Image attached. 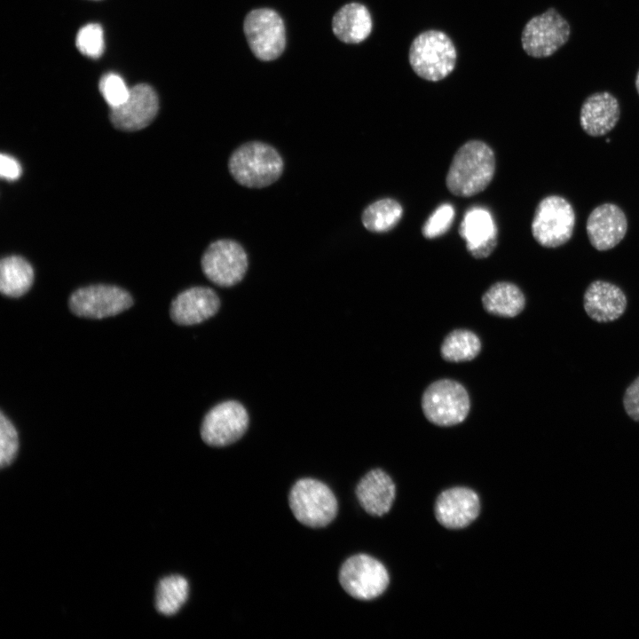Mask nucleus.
Instances as JSON below:
<instances>
[{
  "mask_svg": "<svg viewBox=\"0 0 639 639\" xmlns=\"http://www.w3.org/2000/svg\"><path fill=\"white\" fill-rule=\"evenodd\" d=\"M495 172V156L483 141L470 140L455 153L446 178L447 189L459 197H470L484 191Z\"/></svg>",
  "mask_w": 639,
  "mask_h": 639,
  "instance_id": "f257e3e1",
  "label": "nucleus"
},
{
  "mask_svg": "<svg viewBox=\"0 0 639 639\" xmlns=\"http://www.w3.org/2000/svg\"><path fill=\"white\" fill-rule=\"evenodd\" d=\"M228 170L233 178L248 188H264L283 173L284 162L272 146L262 141L246 142L231 154Z\"/></svg>",
  "mask_w": 639,
  "mask_h": 639,
  "instance_id": "f03ea898",
  "label": "nucleus"
},
{
  "mask_svg": "<svg viewBox=\"0 0 639 639\" xmlns=\"http://www.w3.org/2000/svg\"><path fill=\"white\" fill-rule=\"evenodd\" d=\"M456 48L443 31L430 29L420 33L412 41L408 59L413 71L421 78L438 82L454 69Z\"/></svg>",
  "mask_w": 639,
  "mask_h": 639,
  "instance_id": "7ed1b4c3",
  "label": "nucleus"
},
{
  "mask_svg": "<svg viewBox=\"0 0 639 639\" xmlns=\"http://www.w3.org/2000/svg\"><path fill=\"white\" fill-rule=\"evenodd\" d=\"M288 502L295 517L303 525H327L337 513V501L331 489L313 478H302L291 488Z\"/></svg>",
  "mask_w": 639,
  "mask_h": 639,
  "instance_id": "20e7f679",
  "label": "nucleus"
},
{
  "mask_svg": "<svg viewBox=\"0 0 639 639\" xmlns=\"http://www.w3.org/2000/svg\"><path fill=\"white\" fill-rule=\"evenodd\" d=\"M575 211L563 196L548 195L537 205L531 230L534 240L542 247L557 248L572 236Z\"/></svg>",
  "mask_w": 639,
  "mask_h": 639,
  "instance_id": "39448f33",
  "label": "nucleus"
},
{
  "mask_svg": "<svg viewBox=\"0 0 639 639\" xmlns=\"http://www.w3.org/2000/svg\"><path fill=\"white\" fill-rule=\"evenodd\" d=\"M422 407L430 422L438 426H453L466 419L470 402L462 384L452 379H440L424 390Z\"/></svg>",
  "mask_w": 639,
  "mask_h": 639,
  "instance_id": "423d86ee",
  "label": "nucleus"
},
{
  "mask_svg": "<svg viewBox=\"0 0 639 639\" xmlns=\"http://www.w3.org/2000/svg\"><path fill=\"white\" fill-rule=\"evenodd\" d=\"M568 20L555 7L531 18L521 34L525 52L536 59L547 58L556 52L569 40Z\"/></svg>",
  "mask_w": 639,
  "mask_h": 639,
  "instance_id": "0eeeda50",
  "label": "nucleus"
},
{
  "mask_svg": "<svg viewBox=\"0 0 639 639\" xmlns=\"http://www.w3.org/2000/svg\"><path fill=\"white\" fill-rule=\"evenodd\" d=\"M243 31L254 55L263 61L279 58L286 45V29L280 14L270 8L250 11L245 17Z\"/></svg>",
  "mask_w": 639,
  "mask_h": 639,
  "instance_id": "6e6552de",
  "label": "nucleus"
},
{
  "mask_svg": "<svg viewBox=\"0 0 639 639\" xmlns=\"http://www.w3.org/2000/svg\"><path fill=\"white\" fill-rule=\"evenodd\" d=\"M342 588L359 600H372L387 588L390 578L385 566L377 559L365 554L349 557L339 571Z\"/></svg>",
  "mask_w": 639,
  "mask_h": 639,
  "instance_id": "1a4fd4ad",
  "label": "nucleus"
},
{
  "mask_svg": "<svg viewBox=\"0 0 639 639\" xmlns=\"http://www.w3.org/2000/svg\"><path fill=\"white\" fill-rule=\"evenodd\" d=\"M204 275L220 287H232L244 277L248 259L244 248L236 241L220 239L211 242L201 260Z\"/></svg>",
  "mask_w": 639,
  "mask_h": 639,
  "instance_id": "9d476101",
  "label": "nucleus"
},
{
  "mask_svg": "<svg viewBox=\"0 0 639 639\" xmlns=\"http://www.w3.org/2000/svg\"><path fill=\"white\" fill-rule=\"evenodd\" d=\"M132 304V297L126 290L103 284L78 288L68 300L69 309L74 314L91 319L114 316Z\"/></svg>",
  "mask_w": 639,
  "mask_h": 639,
  "instance_id": "9b49d317",
  "label": "nucleus"
},
{
  "mask_svg": "<svg viewBox=\"0 0 639 639\" xmlns=\"http://www.w3.org/2000/svg\"><path fill=\"white\" fill-rule=\"evenodd\" d=\"M248 415L239 402L228 400L212 407L201 427L202 440L211 446H225L234 443L246 432Z\"/></svg>",
  "mask_w": 639,
  "mask_h": 639,
  "instance_id": "f8f14e48",
  "label": "nucleus"
},
{
  "mask_svg": "<svg viewBox=\"0 0 639 639\" xmlns=\"http://www.w3.org/2000/svg\"><path fill=\"white\" fill-rule=\"evenodd\" d=\"M158 109L159 99L154 89L149 84L139 83L130 89L123 104L110 108L109 118L115 128L134 131L149 125Z\"/></svg>",
  "mask_w": 639,
  "mask_h": 639,
  "instance_id": "ddd939ff",
  "label": "nucleus"
},
{
  "mask_svg": "<svg viewBox=\"0 0 639 639\" xmlns=\"http://www.w3.org/2000/svg\"><path fill=\"white\" fill-rule=\"evenodd\" d=\"M586 231L591 245L599 251H606L624 239L627 231V219L618 205L604 203L596 207L588 215Z\"/></svg>",
  "mask_w": 639,
  "mask_h": 639,
  "instance_id": "4468645a",
  "label": "nucleus"
},
{
  "mask_svg": "<svg viewBox=\"0 0 639 639\" xmlns=\"http://www.w3.org/2000/svg\"><path fill=\"white\" fill-rule=\"evenodd\" d=\"M435 516L448 529H461L471 524L480 512V501L471 489L462 486L443 491L435 502Z\"/></svg>",
  "mask_w": 639,
  "mask_h": 639,
  "instance_id": "2eb2a0df",
  "label": "nucleus"
},
{
  "mask_svg": "<svg viewBox=\"0 0 639 639\" xmlns=\"http://www.w3.org/2000/svg\"><path fill=\"white\" fill-rule=\"evenodd\" d=\"M627 299L616 284L596 280L583 295V307L587 315L597 323H609L619 319L626 312Z\"/></svg>",
  "mask_w": 639,
  "mask_h": 639,
  "instance_id": "dca6fc26",
  "label": "nucleus"
},
{
  "mask_svg": "<svg viewBox=\"0 0 639 639\" xmlns=\"http://www.w3.org/2000/svg\"><path fill=\"white\" fill-rule=\"evenodd\" d=\"M459 233L475 258L487 257L497 245V226L490 211L482 207H473L466 211Z\"/></svg>",
  "mask_w": 639,
  "mask_h": 639,
  "instance_id": "f3484780",
  "label": "nucleus"
},
{
  "mask_svg": "<svg viewBox=\"0 0 639 639\" xmlns=\"http://www.w3.org/2000/svg\"><path fill=\"white\" fill-rule=\"evenodd\" d=\"M220 300L208 287H193L178 294L171 302L170 315L179 325H195L217 313Z\"/></svg>",
  "mask_w": 639,
  "mask_h": 639,
  "instance_id": "a211bd4d",
  "label": "nucleus"
},
{
  "mask_svg": "<svg viewBox=\"0 0 639 639\" xmlns=\"http://www.w3.org/2000/svg\"><path fill=\"white\" fill-rule=\"evenodd\" d=\"M619 115L617 98L609 91H597L590 94L582 103L580 123L589 136L601 137L616 126Z\"/></svg>",
  "mask_w": 639,
  "mask_h": 639,
  "instance_id": "6ab92c4d",
  "label": "nucleus"
},
{
  "mask_svg": "<svg viewBox=\"0 0 639 639\" xmlns=\"http://www.w3.org/2000/svg\"><path fill=\"white\" fill-rule=\"evenodd\" d=\"M395 494L393 480L380 469L368 471L356 487V495L361 507L368 514L377 517L390 509Z\"/></svg>",
  "mask_w": 639,
  "mask_h": 639,
  "instance_id": "aec40b11",
  "label": "nucleus"
},
{
  "mask_svg": "<svg viewBox=\"0 0 639 639\" xmlns=\"http://www.w3.org/2000/svg\"><path fill=\"white\" fill-rule=\"evenodd\" d=\"M373 21L368 9L360 3H349L334 15L332 29L335 36L345 43H359L371 34Z\"/></svg>",
  "mask_w": 639,
  "mask_h": 639,
  "instance_id": "412c9836",
  "label": "nucleus"
},
{
  "mask_svg": "<svg viewBox=\"0 0 639 639\" xmlns=\"http://www.w3.org/2000/svg\"><path fill=\"white\" fill-rule=\"evenodd\" d=\"M485 310L493 315L513 318L525 307V296L514 283L500 281L491 286L482 296Z\"/></svg>",
  "mask_w": 639,
  "mask_h": 639,
  "instance_id": "4be33fe9",
  "label": "nucleus"
},
{
  "mask_svg": "<svg viewBox=\"0 0 639 639\" xmlns=\"http://www.w3.org/2000/svg\"><path fill=\"white\" fill-rule=\"evenodd\" d=\"M34 281L31 264L23 257L10 256L0 263V291L10 297H20L28 291Z\"/></svg>",
  "mask_w": 639,
  "mask_h": 639,
  "instance_id": "5701e85b",
  "label": "nucleus"
},
{
  "mask_svg": "<svg viewBox=\"0 0 639 639\" xmlns=\"http://www.w3.org/2000/svg\"><path fill=\"white\" fill-rule=\"evenodd\" d=\"M402 214L403 209L398 201L384 198L367 206L362 212L361 220L367 231L381 233L394 228Z\"/></svg>",
  "mask_w": 639,
  "mask_h": 639,
  "instance_id": "b1692460",
  "label": "nucleus"
},
{
  "mask_svg": "<svg viewBox=\"0 0 639 639\" xmlns=\"http://www.w3.org/2000/svg\"><path fill=\"white\" fill-rule=\"evenodd\" d=\"M189 585L185 578L170 575L162 579L156 588L155 608L166 616L174 615L185 603Z\"/></svg>",
  "mask_w": 639,
  "mask_h": 639,
  "instance_id": "393cba45",
  "label": "nucleus"
},
{
  "mask_svg": "<svg viewBox=\"0 0 639 639\" xmlns=\"http://www.w3.org/2000/svg\"><path fill=\"white\" fill-rule=\"evenodd\" d=\"M481 351L479 337L468 329H455L444 339L440 352L442 358L450 362L469 361Z\"/></svg>",
  "mask_w": 639,
  "mask_h": 639,
  "instance_id": "a878e982",
  "label": "nucleus"
},
{
  "mask_svg": "<svg viewBox=\"0 0 639 639\" xmlns=\"http://www.w3.org/2000/svg\"><path fill=\"white\" fill-rule=\"evenodd\" d=\"M75 44L84 56L91 59L99 58L105 50L102 27L97 23L83 26L76 35Z\"/></svg>",
  "mask_w": 639,
  "mask_h": 639,
  "instance_id": "bb28decb",
  "label": "nucleus"
},
{
  "mask_svg": "<svg viewBox=\"0 0 639 639\" xmlns=\"http://www.w3.org/2000/svg\"><path fill=\"white\" fill-rule=\"evenodd\" d=\"M99 89L110 108L123 104L130 91L123 79L114 73L104 75L99 81Z\"/></svg>",
  "mask_w": 639,
  "mask_h": 639,
  "instance_id": "cd10ccee",
  "label": "nucleus"
},
{
  "mask_svg": "<svg viewBox=\"0 0 639 639\" xmlns=\"http://www.w3.org/2000/svg\"><path fill=\"white\" fill-rule=\"evenodd\" d=\"M454 217V209L449 203L438 206L425 221L422 233L426 239H434L443 235L451 226Z\"/></svg>",
  "mask_w": 639,
  "mask_h": 639,
  "instance_id": "c85d7f7f",
  "label": "nucleus"
},
{
  "mask_svg": "<svg viewBox=\"0 0 639 639\" xmlns=\"http://www.w3.org/2000/svg\"><path fill=\"white\" fill-rule=\"evenodd\" d=\"M19 448V437L17 430L11 421L0 414V464L6 467L11 464L16 456Z\"/></svg>",
  "mask_w": 639,
  "mask_h": 639,
  "instance_id": "c756f323",
  "label": "nucleus"
},
{
  "mask_svg": "<svg viewBox=\"0 0 639 639\" xmlns=\"http://www.w3.org/2000/svg\"><path fill=\"white\" fill-rule=\"evenodd\" d=\"M623 407L633 421L639 422V376L626 389L623 396Z\"/></svg>",
  "mask_w": 639,
  "mask_h": 639,
  "instance_id": "7c9ffc66",
  "label": "nucleus"
},
{
  "mask_svg": "<svg viewBox=\"0 0 639 639\" xmlns=\"http://www.w3.org/2000/svg\"><path fill=\"white\" fill-rule=\"evenodd\" d=\"M0 175L2 178L12 181L21 175V167L19 162L8 154L0 156Z\"/></svg>",
  "mask_w": 639,
  "mask_h": 639,
  "instance_id": "2f4dec72",
  "label": "nucleus"
},
{
  "mask_svg": "<svg viewBox=\"0 0 639 639\" xmlns=\"http://www.w3.org/2000/svg\"><path fill=\"white\" fill-rule=\"evenodd\" d=\"M635 88H636L637 93H638V95H639V70H638V72H637V74H636V76H635Z\"/></svg>",
  "mask_w": 639,
  "mask_h": 639,
  "instance_id": "473e14b6",
  "label": "nucleus"
}]
</instances>
